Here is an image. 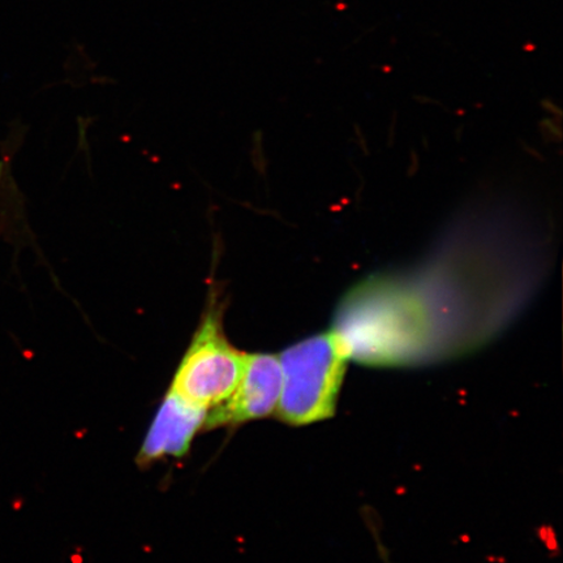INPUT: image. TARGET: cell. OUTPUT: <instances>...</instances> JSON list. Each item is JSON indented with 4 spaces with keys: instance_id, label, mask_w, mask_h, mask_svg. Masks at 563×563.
<instances>
[{
    "instance_id": "obj_3",
    "label": "cell",
    "mask_w": 563,
    "mask_h": 563,
    "mask_svg": "<svg viewBox=\"0 0 563 563\" xmlns=\"http://www.w3.org/2000/svg\"><path fill=\"white\" fill-rule=\"evenodd\" d=\"M282 391L279 356L245 354L241 383L223 404L211 408L203 428L235 427L277 410Z\"/></svg>"
},
{
    "instance_id": "obj_1",
    "label": "cell",
    "mask_w": 563,
    "mask_h": 563,
    "mask_svg": "<svg viewBox=\"0 0 563 563\" xmlns=\"http://www.w3.org/2000/svg\"><path fill=\"white\" fill-rule=\"evenodd\" d=\"M347 358L335 332L309 336L282 352L278 418L295 427L332 418Z\"/></svg>"
},
{
    "instance_id": "obj_2",
    "label": "cell",
    "mask_w": 563,
    "mask_h": 563,
    "mask_svg": "<svg viewBox=\"0 0 563 563\" xmlns=\"http://www.w3.org/2000/svg\"><path fill=\"white\" fill-rule=\"evenodd\" d=\"M222 317V301L216 294L210 298L170 389L187 402L207 410L229 399L244 371L245 354L232 346L224 335Z\"/></svg>"
},
{
    "instance_id": "obj_4",
    "label": "cell",
    "mask_w": 563,
    "mask_h": 563,
    "mask_svg": "<svg viewBox=\"0 0 563 563\" xmlns=\"http://www.w3.org/2000/svg\"><path fill=\"white\" fill-rule=\"evenodd\" d=\"M208 410L187 402L178 394L168 391L154 418L137 462L147 466L165 456L187 454L199 429L206 424Z\"/></svg>"
}]
</instances>
